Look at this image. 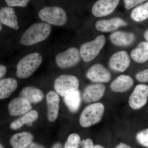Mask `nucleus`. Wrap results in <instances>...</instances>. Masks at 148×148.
Listing matches in <instances>:
<instances>
[{
    "mask_svg": "<svg viewBox=\"0 0 148 148\" xmlns=\"http://www.w3.org/2000/svg\"><path fill=\"white\" fill-rule=\"evenodd\" d=\"M51 31L50 24L36 23L30 26L21 36L20 43L22 45L31 46L43 41L49 36Z\"/></svg>",
    "mask_w": 148,
    "mask_h": 148,
    "instance_id": "1",
    "label": "nucleus"
},
{
    "mask_svg": "<svg viewBox=\"0 0 148 148\" xmlns=\"http://www.w3.org/2000/svg\"><path fill=\"white\" fill-rule=\"evenodd\" d=\"M42 57L40 53L34 52L24 56L16 66V76L26 79L32 76L42 63Z\"/></svg>",
    "mask_w": 148,
    "mask_h": 148,
    "instance_id": "2",
    "label": "nucleus"
},
{
    "mask_svg": "<svg viewBox=\"0 0 148 148\" xmlns=\"http://www.w3.org/2000/svg\"><path fill=\"white\" fill-rule=\"evenodd\" d=\"M105 107L103 103H94L86 106L81 114L79 119L80 124L84 127H91L101 121Z\"/></svg>",
    "mask_w": 148,
    "mask_h": 148,
    "instance_id": "3",
    "label": "nucleus"
},
{
    "mask_svg": "<svg viewBox=\"0 0 148 148\" xmlns=\"http://www.w3.org/2000/svg\"><path fill=\"white\" fill-rule=\"evenodd\" d=\"M38 16L40 19L44 22L58 27L64 26L68 20L66 11L58 6L43 8L40 10Z\"/></svg>",
    "mask_w": 148,
    "mask_h": 148,
    "instance_id": "4",
    "label": "nucleus"
},
{
    "mask_svg": "<svg viewBox=\"0 0 148 148\" xmlns=\"http://www.w3.org/2000/svg\"><path fill=\"white\" fill-rule=\"evenodd\" d=\"M106 42V37L101 35L91 41L83 44L80 48L79 52L83 61L89 62L94 60L99 55Z\"/></svg>",
    "mask_w": 148,
    "mask_h": 148,
    "instance_id": "5",
    "label": "nucleus"
},
{
    "mask_svg": "<svg viewBox=\"0 0 148 148\" xmlns=\"http://www.w3.org/2000/svg\"><path fill=\"white\" fill-rule=\"evenodd\" d=\"M79 86L78 79L72 75H60L54 81V88L56 92L62 97H64L72 91L78 90Z\"/></svg>",
    "mask_w": 148,
    "mask_h": 148,
    "instance_id": "6",
    "label": "nucleus"
},
{
    "mask_svg": "<svg viewBox=\"0 0 148 148\" xmlns=\"http://www.w3.org/2000/svg\"><path fill=\"white\" fill-rule=\"evenodd\" d=\"M81 58L79 50L76 47H71L58 53L55 61L56 65L60 69H67L77 65L80 61Z\"/></svg>",
    "mask_w": 148,
    "mask_h": 148,
    "instance_id": "7",
    "label": "nucleus"
},
{
    "mask_svg": "<svg viewBox=\"0 0 148 148\" xmlns=\"http://www.w3.org/2000/svg\"><path fill=\"white\" fill-rule=\"evenodd\" d=\"M148 99V85H137L128 99V104L132 110H137L145 106Z\"/></svg>",
    "mask_w": 148,
    "mask_h": 148,
    "instance_id": "8",
    "label": "nucleus"
},
{
    "mask_svg": "<svg viewBox=\"0 0 148 148\" xmlns=\"http://www.w3.org/2000/svg\"><path fill=\"white\" fill-rule=\"evenodd\" d=\"M86 77L95 83H106L110 80L111 74L103 65L96 64L92 65L88 69Z\"/></svg>",
    "mask_w": 148,
    "mask_h": 148,
    "instance_id": "9",
    "label": "nucleus"
},
{
    "mask_svg": "<svg viewBox=\"0 0 148 148\" xmlns=\"http://www.w3.org/2000/svg\"><path fill=\"white\" fill-rule=\"evenodd\" d=\"M130 62L131 59L127 51H120L111 56L109 61V66L113 71L123 73L129 68Z\"/></svg>",
    "mask_w": 148,
    "mask_h": 148,
    "instance_id": "10",
    "label": "nucleus"
},
{
    "mask_svg": "<svg viewBox=\"0 0 148 148\" xmlns=\"http://www.w3.org/2000/svg\"><path fill=\"white\" fill-rule=\"evenodd\" d=\"M106 87L103 84L95 83L89 85L85 88L82 95L83 101L86 103H94L103 98Z\"/></svg>",
    "mask_w": 148,
    "mask_h": 148,
    "instance_id": "11",
    "label": "nucleus"
},
{
    "mask_svg": "<svg viewBox=\"0 0 148 148\" xmlns=\"http://www.w3.org/2000/svg\"><path fill=\"white\" fill-rule=\"evenodd\" d=\"M119 1L120 0H98L92 6V14L97 17L108 16L115 10Z\"/></svg>",
    "mask_w": 148,
    "mask_h": 148,
    "instance_id": "12",
    "label": "nucleus"
},
{
    "mask_svg": "<svg viewBox=\"0 0 148 148\" xmlns=\"http://www.w3.org/2000/svg\"><path fill=\"white\" fill-rule=\"evenodd\" d=\"M127 24L123 18L116 17L98 20L95 23V27L99 32L108 33L113 32L121 27H126Z\"/></svg>",
    "mask_w": 148,
    "mask_h": 148,
    "instance_id": "13",
    "label": "nucleus"
},
{
    "mask_svg": "<svg viewBox=\"0 0 148 148\" xmlns=\"http://www.w3.org/2000/svg\"><path fill=\"white\" fill-rule=\"evenodd\" d=\"M32 109L31 103L21 97L14 98L9 103V113L12 116H18L27 113Z\"/></svg>",
    "mask_w": 148,
    "mask_h": 148,
    "instance_id": "14",
    "label": "nucleus"
},
{
    "mask_svg": "<svg viewBox=\"0 0 148 148\" xmlns=\"http://www.w3.org/2000/svg\"><path fill=\"white\" fill-rule=\"evenodd\" d=\"M46 100L48 120L50 122H54L58 115L60 103L59 95L54 91H49L47 94Z\"/></svg>",
    "mask_w": 148,
    "mask_h": 148,
    "instance_id": "15",
    "label": "nucleus"
},
{
    "mask_svg": "<svg viewBox=\"0 0 148 148\" xmlns=\"http://www.w3.org/2000/svg\"><path fill=\"white\" fill-rule=\"evenodd\" d=\"M110 39L114 45L125 47L133 44L136 38L133 33L119 31L112 33L110 35Z\"/></svg>",
    "mask_w": 148,
    "mask_h": 148,
    "instance_id": "16",
    "label": "nucleus"
},
{
    "mask_svg": "<svg viewBox=\"0 0 148 148\" xmlns=\"http://www.w3.org/2000/svg\"><path fill=\"white\" fill-rule=\"evenodd\" d=\"M0 23L14 30L19 29L18 18L13 8L5 7L0 9Z\"/></svg>",
    "mask_w": 148,
    "mask_h": 148,
    "instance_id": "17",
    "label": "nucleus"
},
{
    "mask_svg": "<svg viewBox=\"0 0 148 148\" xmlns=\"http://www.w3.org/2000/svg\"><path fill=\"white\" fill-rule=\"evenodd\" d=\"M134 84V81L128 75H122L118 77L110 85L112 91L117 93L126 92L130 89Z\"/></svg>",
    "mask_w": 148,
    "mask_h": 148,
    "instance_id": "18",
    "label": "nucleus"
},
{
    "mask_svg": "<svg viewBox=\"0 0 148 148\" xmlns=\"http://www.w3.org/2000/svg\"><path fill=\"white\" fill-rule=\"evenodd\" d=\"M19 95L33 104L40 103L44 98V92L40 89L32 86L24 87L21 90Z\"/></svg>",
    "mask_w": 148,
    "mask_h": 148,
    "instance_id": "19",
    "label": "nucleus"
},
{
    "mask_svg": "<svg viewBox=\"0 0 148 148\" xmlns=\"http://www.w3.org/2000/svg\"><path fill=\"white\" fill-rule=\"evenodd\" d=\"M34 136L27 132L17 133L12 135L10 143L12 148H25L33 143Z\"/></svg>",
    "mask_w": 148,
    "mask_h": 148,
    "instance_id": "20",
    "label": "nucleus"
},
{
    "mask_svg": "<svg viewBox=\"0 0 148 148\" xmlns=\"http://www.w3.org/2000/svg\"><path fill=\"white\" fill-rule=\"evenodd\" d=\"M38 117V114L37 111L32 110L12 122L10 125V128L15 130L21 128L24 124H27L29 126H32L33 122L37 120Z\"/></svg>",
    "mask_w": 148,
    "mask_h": 148,
    "instance_id": "21",
    "label": "nucleus"
},
{
    "mask_svg": "<svg viewBox=\"0 0 148 148\" xmlns=\"http://www.w3.org/2000/svg\"><path fill=\"white\" fill-rule=\"evenodd\" d=\"M64 101L69 111L76 113L79 110L82 102V96L79 90L72 91L65 95Z\"/></svg>",
    "mask_w": 148,
    "mask_h": 148,
    "instance_id": "22",
    "label": "nucleus"
},
{
    "mask_svg": "<svg viewBox=\"0 0 148 148\" xmlns=\"http://www.w3.org/2000/svg\"><path fill=\"white\" fill-rule=\"evenodd\" d=\"M18 86V82L15 79L8 78L0 80V100L8 98Z\"/></svg>",
    "mask_w": 148,
    "mask_h": 148,
    "instance_id": "23",
    "label": "nucleus"
},
{
    "mask_svg": "<svg viewBox=\"0 0 148 148\" xmlns=\"http://www.w3.org/2000/svg\"><path fill=\"white\" fill-rule=\"evenodd\" d=\"M130 57L138 64H143L148 61V42H142L130 52Z\"/></svg>",
    "mask_w": 148,
    "mask_h": 148,
    "instance_id": "24",
    "label": "nucleus"
},
{
    "mask_svg": "<svg viewBox=\"0 0 148 148\" xmlns=\"http://www.w3.org/2000/svg\"><path fill=\"white\" fill-rule=\"evenodd\" d=\"M131 18L136 22L145 21L148 18V1L138 6L132 10Z\"/></svg>",
    "mask_w": 148,
    "mask_h": 148,
    "instance_id": "25",
    "label": "nucleus"
},
{
    "mask_svg": "<svg viewBox=\"0 0 148 148\" xmlns=\"http://www.w3.org/2000/svg\"><path fill=\"white\" fill-rule=\"evenodd\" d=\"M81 142V138L78 134L72 133L68 137L64 148H79Z\"/></svg>",
    "mask_w": 148,
    "mask_h": 148,
    "instance_id": "26",
    "label": "nucleus"
},
{
    "mask_svg": "<svg viewBox=\"0 0 148 148\" xmlns=\"http://www.w3.org/2000/svg\"><path fill=\"white\" fill-rule=\"evenodd\" d=\"M135 138L139 145L148 148V128L138 132L136 135Z\"/></svg>",
    "mask_w": 148,
    "mask_h": 148,
    "instance_id": "27",
    "label": "nucleus"
},
{
    "mask_svg": "<svg viewBox=\"0 0 148 148\" xmlns=\"http://www.w3.org/2000/svg\"><path fill=\"white\" fill-rule=\"evenodd\" d=\"M5 1L7 4L10 7H25L28 4L30 0H5Z\"/></svg>",
    "mask_w": 148,
    "mask_h": 148,
    "instance_id": "28",
    "label": "nucleus"
},
{
    "mask_svg": "<svg viewBox=\"0 0 148 148\" xmlns=\"http://www.w3.org/2000/svg\"><path fill=\"white\" fill-rule=\"evenodd\" d=\"M135 77L140 82L148 83V69L138 72L135 75Z\"/></svg>",
    "mask_w": 148,
    "mask_h": 148,
    "instance_id": "29",
    "label": "nucleus"
},
{
    "mask_svg": "<svg viewBox=\"0 0 148 148\" xmlns=\"http://www.w3.org/2000/svg\"><path fill=\"white\" fill-rule=\"evenodd\" d=\"M147 0H124L125 7L127 10H130L142 4Z\"/></svg>",
    "mask_w": 148,
    "mask_h": 148,
    "instance_id": "30",
    "label": "nucleus"
},
{
    "mask_svg": "<svg viewBox=\"0 0 148 148\" xmlns=\"http://www.w3.org/2000/svg\"><path fill=\"white\" fill-rule=\"evenodd\" d=\"M94 145L93 141L90 138H87L81 140L80 147L81 148H94Z\"/></svg>",
    "mask_w": 148,
    "mask_h": 148,
    "instance_id": "31",
    "label": "nucleus"
},
{
    "mask_svg": "<svg viewBox=\"0 0 148 148\" xmlns=\"http://www.w3.org/2000/svg\"><path fill=\"white\" fill-rule=\"evenodd\" d=\"M7 68L5 66L0 65V78L4 76L6 73Z\"/></svg>",
    "mask_w": 148,
    "mask_h": 148,
    "instance_id": "32",
    "label": "nucleus"
},
{
    "mask_svg": "<svg viewBox=\"0 0 148 148\" xmlns=\"http://www.w3.org/2000/svg\"><path fill=\"white\" fill-rule=\"evenodd\" d=\"M25 148H45L42 146V145H40V144H38V143H32L29 145V146H27Z\"/></svg>",
    "mask_w": 148,
    "mask_h": 148,
    "instance_id": "33",
    "label": "nucleus"
},
{
    "mask_svg": "<svg viewBox=\"0 0 148 148\" xmlns=\"http://www.w3.org/2000/svg\"><path fill=\"white\" fill-rule=\"evenodd\" d=\"M115 148H132L129 145L123 143H121Z\"/></svg>",
    "mask_w": 148,
    "mask_h": 148,
    "instance_id": "34",
    "label": "nucleus"
},
{
    "mask_svg": "<svg viewBox=\"0 0 148 148\" xmlns=\"http://www.w3.org/2000/svg\"><path fill=\"white\" fill-rule=\"evenodd\" d=\"M51 148H63V146L62 144L59 142H57V143H55L54 145L52 146Z\"/></svg>",
    "mask_w": 148,
    "mask_h": 148,
    "instance_id": "35",
    "label": "nucleus"
},
{
    "mask_svg": "<svg viewBox=\"0 0 148 148\" xmlns=\"http://www.w3.org/2000/svg\"><path fill=\"white\" fill-rule=\"evenodd\" d=\"M144 36L146 40L148 42V29L146 30L144 33Z\"/></svg>",
    "mask_w": 148,
    "mask_h": 148,
    "instance_id": "36",
    "label": "nucleus"
},
{
    "mask_svg": "<svg viewBox=\"0 0 148 148\" xmlns=\"http://www.w3.org/2000/svg\"><path fill=\"white\" fill-rule=\"evenodd\" d=\"M94 148H105L103 146L100 145H95Z\"/></svg>",
    "mask_w": 148,
    "mask_h": 148,
    "instance_id": "37",
    "label": "nucleus"
},
{
    "mask_svg": "<svg viewBox=\"0 0 148 148\" xmlns=\"http://www.w3.org/2000/svg\"><path fill=\"white\" fill-rule=\"evenodd\" d=\"M2 26L1 24L0 23V32L1 31L2 29Z\"/></svg>",
    "mask_w": 148,
    "mask_h": 148,
    "instance_id": "38",
    "label": "nucleus"
},
{
    "mask_svg": "<svg viewBox=\"0 0 148 148\" xmlns=\"http://www.w3.org/2000/svg\"><path fill=\"white\" fill-rule=\"evenodd\" d=\"M0 148H5L3 146L1 143H0Z\"/></svg>",
    "mask_w": 148,
    "mask_h": 148,
    "instance_id": "39",
    "label": "nucleus"
}]
</instances>
